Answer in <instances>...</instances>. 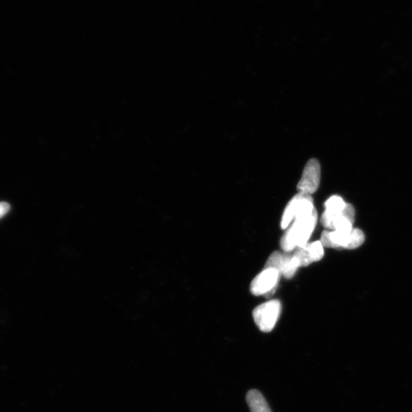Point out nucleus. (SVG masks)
Instances as JSON below:
<instances>
[{
  "label": "nucleus",
  "mask_w": 412,
  "mask_h": 412,
  "mask_svg": "<svg viewBox=\"0 0 412 412\" xmlns=\"http://www.w3.org/2000/svg\"><path fill=\"white\" fill-rule=\"evenodd\" d=\"M317 221L318 213L316 209L306 215L295 219L280 239V246L283 251L291 252L307 245L314 232Z\"/></svg>",
  "instance_id": "nucleus-1"
},
{
  "label": "nucleus",
  "mask_w": 412,
  "mask_h": 412,
  "mask_svg": "<svg viewBox=\"0 0 412 412\" xmlns=\"http://www.w3.org/2000/svg\"><path fill=\"white\" fill-rule=\"evenodd\" d=\"M282 304L273 300L260 304L253 311V318L261 332L268 333L273 330L281 314Z\"/></svg>",
  "instance_id": "nucleus-2"
},
{
  "label": "nucleus",
  "mask_w": 412,
  "mask_h": 412,
  "mask_svg": "<svg viewBox=\"0 0 412 412\" xmlns=\"http://www.w3.org/2000/svg\"><path fill=\"white\" fill-rule=\"evenodd\" d=\"M315 205L311 195L299 193L296 194L284 210L281 220L282 229H286L298 217L314 210Z\"/></svg>",
  "instance_id": "nucleus-3"
},
{
  "label": "nucleus",
  "mask_w": 412,
  "mask_h": 412,
  "mask_svg": "<svg viewBox=\"0 0 412 412\" xmlns=\"http://www.w3.org/2000/svg\"><path fill=\"white\" fill-rule=\"evenodd\" d=\"M279 272L273 268L263 270L260 274L253 279L251 284V292L253 295H265L266 298L274 295L279 281Z\"/></svg>",
  "instance_id": "nucleus-4"
},
{
  "label": "nucleus",
  "mask_w": 412,
  "mask_h": 412,
  "mask_svg": "<svg viewBox=\"0 0 412 412\" xmlns=\"http://www.w3.org/2000/svg\"><path fill=\"white\" fill-rule=\"evenodd\" d=\"M321 180V166L317 159H311L304 167L297 186L299 193L311 195L318 191Z\"/></svg>",
  "instance_id": "nucleus-5"
},
{
  "label": "nucleus",
  "mask_w": 412,
  "mask_h": 412,
  "mask_svg": "<svg viewBox=\"0 0 412 412\" xmlns=\"http://www.w3.org/2000/svg\"><path fill=\"white\" fill-rule=\"evenodd\" d=\"M301 267H307L312 263L320 261L324 257V246L320 241L308 243L293 252Z\"/></svg>",
  "instance_id": "nucleus-6"
},
{
  "label": "nucleus",
  "mask_w": 412,
  "mask_h": 412,
  "mask_svg": "<svg viewBox=\"0 0 412 412\" xmlns=\"http://www.w3.org/2000/svg\"><path fill=\"white\" fill-rule=\"evenodd\" d=\"M246 400L251 412H272L263 395L256 390H251L247 394Z\"/></svg>",
  "instance_id": "nucleus-7"
},
{
  "label": "nucleus",
  "mask_w": 412,
  "mask_h": 412,
  "mask_svg": "<svg viewBox=\"0 0 412 412\" xmlns=\"http://www.w3.org/2000/svg\"><path fill=\"white\" fill-rule=\"evenodd\" d=\"M293 252L284 251L283 253L284 260L281 275L286 279L293 278L300 267V263L294 257Z\"/></svg>",
  "instance_id": "nucleus-8"
},
{
  "label": "nucleus",
  "mask_w": 412,
  "mask_h": 412,
  "mask_svg": "<svg viewBox=\"0 0 412 412\" xmlns=\"http://www.w3.org/2000/svg\"><path fill=\"white\" fill-rule=\"evenodd\" d=\"M346 203L339 196L330 197L325 203V210L331 212H341L345 208Z\"/></svg>",
  "instance_id": "nucleus-9"
},
{
  "label": "nucleus",
  "mask_w": 412,
  "mask_h": 412,
  "mask_svg": "<svg viewBox=\"0 0 412 412\" xmlns=\"http://www.w3.org/2000/svg\"><path fill=\"white\" fill-rule=\"evenodd\" d=\"M284 256L283 253L275 251L270 254L265 269L273 268L277 270L280 274H281L282 267H283ZM282 276V275H281Z\"/></svg>",
  "instance_id": "nucleus-10"
},
{
  "label": "nucleus",
  "mask_w": 412,
  "mask_h": 412,
  "mask_svg": "<svg viewBox=\"0 0 412 412\" xmlns=\"http://www.w3.org/2000/svg\"><path fill=\"white\" fill-rule=\"evenodd\" d=\"M365 233L359 228H353L351 234V240L348 250H353L358 249L362 244L365 243Z\"/></svg>",
  "instance_id": "nucleus-11"
},
{
  "label": "nucleus",
  "mask_w": 412,
  "mask_h": 412,
  "mask_svg": "<svg viewBox=\"0 0 412 412\" xmlns=\"http://www.w3.org/2000/svg\"><path fill=\"white\" fill-rule=\"evenodd\" d=\"M10 210V205L5 202H0V219L4 217Z\"/></svg>",
  "instance_id": "nucleus-12"
}]
</instances>
